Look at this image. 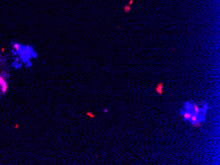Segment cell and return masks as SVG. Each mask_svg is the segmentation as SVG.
Masks as SVG:
<instances>
[{
	"label": "cell",
	"instance_id": "6da1fadb",
	"mask_svg": "<svg viewBox=\"0 0 220 165\" xmlns=\"http://www.w3.org/2000/svg\"><path fill=\"white\" fill-rule=\"evenodd\" d=\"M180 114H181V116L184 118L185 121H189L190 118H191V112H188V111H186V110H184V109H182V110L180 111Z\"/></svg>",
	"mask_w": 220,
	"mask_h": 165
},
{
	"label": "cell",
	"instance_id": "7a4b0ae2",
	"mask_svg": "<svg viewBox=\"0 0 220 165\" xmlns=\"http://www.w3.org/2000/svg\"><path fill=\"white\" fill-rule=\"evenodd\" d=\"M189 121H190V123H191V125L194 124L195 122H197V121H198V119H197V114H195L194 112L191 111V118H190ZM200 123H201V122H200Z\"/></svg>",
	"mask_w": 220,
	"mask_h": 165
},
{
	"label": "cell",
	"instance_id": "3957f363",
	"mask_svg": "<svg viewBox=\"0 0 220 165\" xmlns=\"http://www.w3.org/2000/svg\"><path fill=\"white\" fill-rule=\"evenodd\" d=\"M184 110H186L188 112H191L192 111V103L191 102H186L184 104Z\"/></svg>",
	"mask_w": 220,
	"mask_h": 165
},
{
	"label": "cell",
	"instance_id": "277c9868",
	"mask_svg": "<svg viewBox=\"0 0 220 165\" xmlns=\"http://www.w3.org/2000/svg\"><path fill=\"white\" fill-rule=\"evenodd\" d=\"M156 92L159 94V95H162L163 94V83H159L156 87Z\"/></svg>",
	"mask_w": 220,
	"mask_h": 165
},
{
	"label": "cell",
	"instance_id": "5b68a950",
	"mask_svg": "<svg viewBox=\"0 0 220 165\" xmlns=\"http://www.w3.org/2000/svg\"><path fill=\"white\" fill-rule=\"evenodd\" d=\"M192 112H194L195 114H199L200 113V107L198 106V105H196V104H194V103H192Z\"/></svg>",
	"mask_w": 220,
	"mask_h": 165
},
{
	"label": "cell",
	"instance_id": "8992f818",
	"mask_svg": "<svg viewBox=\"0 0 220 165\" xmlns=\"http://www.w3.org/2000/svg\"><path fill=\"white\" fill-rule=\"evenodd\" d=\"M13 47H14V50H17V52H19V50H21V46L19 45V44H17V43H15V44H13Z\"/></svg>",
	"mask_w": 220,
	"mask_h": 165
},
{
	"label": "cell",
	"instance_id": "52a82bcc",
	"mask_svg": "<svg viewBox=\"0 0 220 165\" xmlns=\"http://www.w3.org/2000/svg\"><path fill=\"white\" fill-rule=\"evenodd\" d=\"M86 115H87L88 117H90V118H95V115H94L93 113H91V112H87Z\"/></svg>",
	"mask_w": 220,
	"mask_h": 165
},
{
	"label": "cell",
	"instance_id": "ba28073f",
	"mask_svg": "<svg viewBox=\"0 0 220 165\" xmlns=\"http://www.w3.org/2000/svg\"><path fill=\"white\" fill-rule=\"evenodd\" d=\"M124 10H125V12H128V11H129V6H125Z\"/></svg>",
	"mask_w": 220,
	"mask_h": 165
},
{
	"label": "cell",
	"instance_id": "9c48e42d",
	"mask_svg": "<svg viewBox=\"0 0 220 165\" xmlns=\"http://www.w3.org/2000/svg\"><path fill=\"white\" fill-rule=\"evenodd\" d=\"M104 113H108V109H104Z\"/></svg>",
	"mask_w": 220,
	"mask_h": 165
}]
</instances>
